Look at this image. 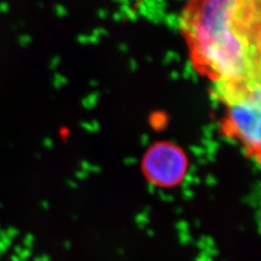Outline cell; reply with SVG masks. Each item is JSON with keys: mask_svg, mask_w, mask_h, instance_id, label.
Returning <instances> with one entry per match:
<instances>
[{"mask_svg": "<svg viewBox=\"0 0 261 261\" xmlns=\"http://www.w3.org/2000/svg\"><path fill=\"white\" fill-rule=\"evenodd\" d=\"M260 0H192L183 28L194 63L215 83L260 79Z\"/></svg>", "mask_w": 261, "mask_h": 261, "instance_id": "1", "label": "cell"}, {"mask_svg": "<svg viewBox=\"0 0 261 261\" xmlns=\"http://www.w3.org/2000/svg\"><path fill=\"white\" fill-rule=\"evenodd\" d=\"M140 168L151 185L172 189L185 181L190 170V160L185 150L176 143L162 140L146 149Z\"/></svg>", "mask_w": 261, "mask_h": 261, "instance_id": "3", "label": "cell"}, {"mask_svg": "<svg viewBox=\"0 0 261 261\" xmlns=\"http://www.w3.org/2000/svg\"><path fill=\"white\" fill-rule=\"evenodd\" d=\"M215 95L226 106L223 130L247 154L260 161V79L240 83H215Z\"/></svg>", "mask_w": 261, "mask_h": 261, "instance_id": "2", "label": "cell"}]
</instances>
